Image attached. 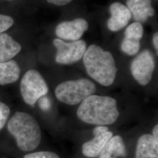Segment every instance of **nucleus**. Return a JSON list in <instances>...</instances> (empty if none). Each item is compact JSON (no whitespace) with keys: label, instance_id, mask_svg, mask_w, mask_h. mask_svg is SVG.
Listing matches in <instances>:
<instances>
[{"label":"nucleus","instance_id":"obj_19","mask_svg":"<svg viewBox=\"0 0 158 158\" xmlns=\"http://www.w3.org/2000/svg\"><path fill=\"white\" fill-rule=\"evenodd\" d=\"M10 113V108L5 103L0 102V130H1L9 117Z\"/></svg>","mask_w":158,"mask_h":158},{"label":"nucleus","instance_id":"obj_10","mask_svg":"<svg viewBox=\"0 0 158 158\" xmlns=\"http://www.w3.org/2000/svg\"><path fill=\"white\" fill-rule=\"evenodd\" d=\"M111 17L107 21V27L112 32H117L125 27L130 22L132 14L127 6L114 2L110 6Z\"/></svg>","mask_w":158,"mask_h":158},{"label":"nucleus","instance_id":"obj_20","mask_svg":"<svg viewBox=\"0 0 158 158\" xmlns=\"http://www.w3.org/2000/svg\"><path fill=\"white\" fill-rule=\"evenodd\" d=\"M42 97L39 99L40 100V102H39L40 107L42 110L47 111L49 109V108L51 107V102L48 98L45 97Z\"/></svg>","mask_w":158,"mask_h":158},{"label":"nucleus","instance_id":"obj_2","mask_svg":"<svg viewBox=\"0 0 158 158\" xmlns=\"http://www.w3.org/2000/svg\"><path fill=\"white\" fill-rule=\"evenodd\" d=\"M83 59L87 73L98 83L108 87L114 82L118 69L111 52L97 45H91Z\"/></svg>","mask_w":158,"mask_h":158},{"label":"nucleus","instance_id":"obj_9","mask_svg":"<svg viewBox=\"0 0 158 158\" xmlns=\"http://www.w3.org/2000/svg\"><path fill=\"white\" fill-rule=\"evenodd\" d=\"M143 35L141 23L135 22L130 24L124 32V38L121 44V49L126 55L134 56L141 48V40Z\"/></svg>","mask_w":158,"mask_h":158},{"label":"nucleus","instance_id":"obj_4","mask_svg":"<svg viewBox=\"0 0 158 158\" xmlns=\"http://www.w3.org/2000/svg\"><path fill=\"white\" fill-rule=\"evenodd\" d=\"M96 91V85L90 80L84 78L61 83L57 86L55 93L59 102L75 106L94 94Z\"/></svg>","mask_w":158,"mask_h":158},{"label":"nucleus","instance_id":"obj_16","mask_svg":"<svg viewBox=\"0 0 158 158\" xmlns=\"http://www.w3.org/2000/svg\"><path fill=\"white\" fill-rule=\"evenodd\" d=\"M21 69L15 60L0 63V85L13 83L19 79Z\"/></svg>","mask_w":158,"mask_h":158},{"label":"nucleus","instance_id":"obj_15","mask_svg":"<svg viewBox=\"0 0 158 158\" xmlns=\"http://www.w3.org/2000/svg\"><path fill=\"white\" fill-rule=\"evenodd\" d=\"M99 158H126L127 151L123 138L119 135L112 136L102 149Z\"/></svg>","mask_w":158,"mask_h":158},{"label":"nucleus","instance_id":"obj_7","mask_svg":"<svg viewBox=\"0 0 158 158\" xmlns=\"http://www.w3.org/2000/svg\"><path fill=\"white\" fill-rule=\"evenodd\" d=\"M130 69L134 79L139 85H148L155 69V60L152 53L148 49L141 52L132 60Z\"/></svg>","mask_w":158,"mask_h":158},{"label":"nucleus","instance_id":"obj_14","mask_svg":"<svg viewBox=\"0 0 158 158\" xmlns=\"http://www.w3.org/2000/svg\"><path fill=\"white\" fill-rule=\"evenodd\" d=\"M21 49V45L12 36L5 33L0 34V63L11 60Z\"/></svg>","mask_w":158,"mask_h":158},{"label":"nucleus","instance_id":"obj_12","mask_svg":"<svg viewBox=\"0 0 158 158\" xmlns=\"http://www.w3.org/2000/svg\"><path fill=\"white\" fill-rule=\"evenodd\" d=\"M93 135L94 137L84 143L82 146V153L87 158L98 157L107 142L113 136V133L108 131L104 133Z\"/></svg>","mask_w":158,"mask_h":158},{"label":"nucleus","instance_id":"obj_24","mask_svg":"<svg viewBox=\"0 0 158 158\" xmlns=\"http://www.w3.org/2000/svg\"><path fill=\"white\" fill-rule=\"evenodd\" d=\"M8 1H11V0H8Z\"/></svg>","mask_w":158,"mask_h":158},{"label":"nucleus","instance_id":"obj_13","mask_svg":"<svg viewBox=\"0 0 158 158\" xmlns=\"http://www.w3.org/2000/svg\"><path fill=\"white\" fill-rule=\"evenodd\" d=\"M135 158H158V139L149 134L141 136L136 143Z\"/></svg>","mask_w":158,"mask_h":158},{"label":"nucleus","instance_id":"obj_1","mask_svg":"<svg viewBox=\"0 0 158 158\" xmlns=\"http://www.w3.org/2000/svg\"><path fill=\"white\" fill-rule=\"evenodd\" d=\"M81 121L89 124H113L119 116L115 99L109 96L93 94L82 102L77 111Z\"/></svg>","mask_w":158,"mask_h":158},{"label":"nucleus","instance_id":"obj_6","mask_svg":"<svg viewBox=\"0 0 158 158\" xmlns=\"http://www.w3.org/2000/svg\"><path fill=\"white\" fill-rule=\"evenodd\" d=\"M56 48L55 60L62 64H71L79 62L87 50V44L83 40L66 42L56 38L53 41Z\"/></svg>","mask_w":158,"mask_h":158},{"label":"nucleus","instance_id":"obj_18","mask_svg":"<svg viewBox=\"0 0 158 158\" xmlns=\"http://www.w3.org/2000/svg\"><path fill=\"white\" fill-rule=\"evenodd\" d=\"M23 158H60L55 153L50 151H40L25 155Z\"/></svg>","mask_w":158,"mask_h":158},{"label":"nucleus","instance_id":"obj_5","mask_svg":"<svg viewBox=\"0 0 158 158\" xmlns=\"http://www.w3.org/2000/svg\"><path fill=\"white\" fill-rule=\"evenodd\" d=\"M20 89L23 101L30 106L35 105L40 98L45 96L49 91L45 79L35 69L29 70L23 75Z\"/></svg>","mask_w":158,"mask_h":158},{"label":"nucleus","instance_id":"obj_21","mask_svg":"<svg viewBox=\"0 0 158 158\" xmlns=\"http://www.w3.org/2000/svg\"><path fill=\"white\" fill-rule=\"evenodd\" d=\"M49 3L53 4L55 6H64L68 5L73 0H46Z\"/></svg>","mask_w":158,"mask_h":158},{"label":"nucleus","instance_id":"obj_22","mask_svg":"<svg viewBox=\"0 0 158 158\" xmlns=\"http://www.w3.org/2000/svg\"><path fill=\"white\" fill-rule=\"evenodd\" d=\"M153 45L154 46L155 49L156 51V54L158 55V32H155L152 38Z\"/></svg>","mask_w":158,"mask_h":158},{"label":"nucleus","instance_id":"obj_8","mask_svg":"<svg viewBox=\"0 0 158 158\" xmlns=\"http://www.w3.org/2000/svg\"><path fill=\"white\" fill-rule=\"evenodd\" d=\"M89 28L87 21L81 18L63 21L57 25L55 34L60 40H77Z\"/></svg>","mask_w":158,"mask_h":158},{"label":"nucleus","instance_id":"obj_11","mask_svg":"<svg viewBox=\"0 0 158 158\" xmlns=\"http://www.w3.org/2000/svg\"><path fill=\"white\" fill-rule=\"evenodd\" d=\"M127 6L136 22L145 23L149 17L155 15L151 0H127Z\"/></svg>","mask_w":158,"mask_h":158},{"label":"nucleus","instance_id":"obj_3","mask_svg":"<svg viewBox=\"0 0 158 158\" xmlns=\"http://www.w3.org/2000/svg\"><path fill=\"white\" fill-rule=\"evenodd\" d=\"M8 130L16 139L18 147L23 151H33L41 141L40 125L36 119L28 113H15L8 123Z\"/></svg>","mask_w":158,"mask_h":158},{"label":"nucleus","instance_id":"obj_23","mask_svg":"<svg viewBox=\"0 0 158 158\" xmlns=\"http://www.w3.org/2000/svg\"><path fill=\"white\" fill-rule=\"evenodd\" d=\"M152 135L155 139H158V125L156 124L153 128L152 131Z\"/></svg>","mask_w":158,"mask_h":158},{"label":"nucleus","instance_id":"obj_17","mask_svg":"<svg viewBox=\"0 0 158 158\" xmlns=\"http://www.w3.org/2000/svg\"><path fill=\"white\" fill-rule=\"evenodd\" d=\"M14 23V21L12 17L0 14V34L10 28Z\"/></svg>","mask_w":158,"mask_h":158}]
</instances>
